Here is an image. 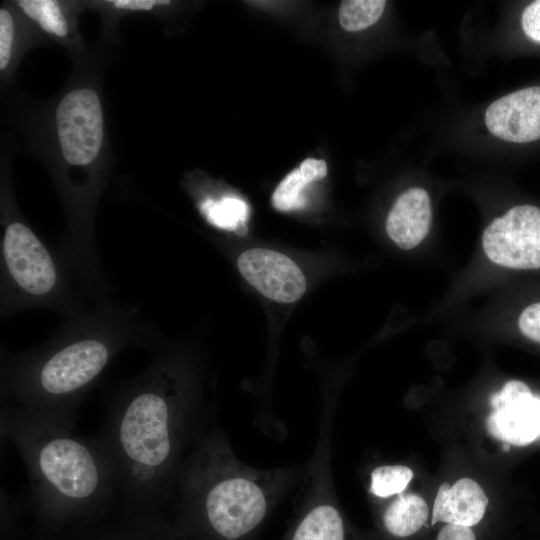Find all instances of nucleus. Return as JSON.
Instances as JSON below:
<instances>
[{
  "label": "nucleus",
  "instance_id": "obj_20",
  "mask_svg": "<svg viewBox=\"0 0 540 540\" xmlns=\"http://www.w3.org/2000/svg\"><path fill=\"white\" fill-rule=\"evenodd\" d=\"M413 477L412 470L404 465H383L371 473V492L381 498L400 494Z\"/></svg>",
  "mask_w": 540,
  "mask_h": 540
},
{
  "label": "nucleus",
  "instance_id": "obj_17",
  "mask_svg": "<svg viewBox=\"0 0 540 540\" xmlns=\"http://www.w3.org/2000/svg\"><path fill=\"white\" fill-rule=\"evenodd\" d=\"M16 4L47 34L57 38L69 36L70 24L61 3L53 0H20Z\"/></svg>",
  "mask_w": 540,
  "mask_h": 540
},
{
  "label": "nucleus",
  "instance_id": "obj_24",
  "mask_svg": "<svg viewBox=\"0 0 540 540\" xmlns=\"http://www.w3.org/2000/svg\"><path fill=\"white\" fill-rule=\"evenodd\" d=\"M114 8L123 11H152L170 4L167 0H111L107 2Z\"/></svg>",
  "mask_w": 540,
  "mask_h": 540
},
{
  "label": "nucleus",
  "instance_id": "obj_15",
  "mask_svg": "<svg viewBox=\"0 0 540 540\" xmlns=\"http://www.w3.org/2000/svg\"><path fill=\"white\" fill-rule=\"evenodd\" d=\"M287 540H349L339 510L327 503L309 508L296 522Z\"/></svg>",
  "mask_w": 540,
  "mask_h": 540
},
{
  "label": "nucleus",
  "instance_id": "obj_14",
  "mask_svg": "<svg viewBox=\"0 0 540 540\" xmlns=\"http://www.w3.org/2000/svg\"><path fill=\"white\" fill-rule=\"evenodd\" d=\"M429 507L415 494L399 495L384 510L381 522L385 531L398 539L410 538L428 528Z\"/></svg>",
  "mask_w": 540,
  "mask_h": 540
},
{
  "label": "nucleus",
  "instance_id": "obj_13",
  "mask_svg": "<svg viewBox=\"0 0 540 540\" xmlns=\"http://www.w3.org/2000/svg\"><path fill=\"white\" fill-rule=\"evenodd\" d=\"M431 219L428 193L423 188L413 187L402 192L396 199L387 217L386 230L401 249L409 250L426 237Z\"/></svg>",
  "mask_w": 540,
  "mask_h": 540
},
{
  "label": "nucleus",
  "instance_id": "obj_21",
  "mask_svg": "<svg viewBox=\"0 0 540 540\" xmlns=\"http://www.w3.org/2000/svg\"><path fill=\"white\" fill-rule=\"evenodd\" d=\"M14 40V19L6 8L0 9V70L3 72L11 62Z\"/></svg>",
  "mask_w": 540,
  "mask_h": 540
},
{
  "label": "nucleus",
  "instance_id": "obj_25",
  "mask_svg": "<svg viewBox=\"0 0 540 540\" xmlns=\"http://www.w3.org/2000/svg\"><path fill=\"white\" fill-rule=\"evenodd\" d=\"M509 449H510L509 444L505 443V444L503 445V450L509 451Z\"/></svg>",
  "mask_w": 540,
  "mask_h": 540
},
{
  "label": "nucleus",
  "instance_id": "obj_7",
  "mask_svg": "<svg viewBox=\"0 0 540 540\" xmlns=\"http://www.w3.org/2000/svg\"><path fill=\"white\" fill-rule=\"evenodd\" d=\"M482 246L494 263L513 269L540 268V208L517 205L484 230Z\"/></svg>",
  "mask_w": 540,
  "mask_h": 540
},
{
  "label": "nucleus",
  "instance_id": "obj_6",
  "mask_svg": "<svg viewBox=\"0 0 540 540\" xmlns=\"http://www.w3.org/2000/svg\"><path fill=\"white\" fill-rule=\"evenodd\" d=\"M55 120L65 161L73 166L93 163L103 141V113L97 93L89 88L66 93L57 106Z\"/></svg>",
  "mask_w": 540,
  "mask_h": 540
},
{
  "label": "nucleus",
  "instance_id": "obj_18",
  "mask_svg": "<svg viewBox=\"0 0 540 540\" xmlns=\"http://www.w3.org/2000/svg\"><path fill=\"white\" fill-rule=\"evenodd\" d=\"M200 210L210 224L228 231L243 229L249 217L247 203L234 196H225L220 200L206 199L200 205Z\"/></svg>",
  "mask_w": 540,
  "mask_h": 540
},
{
  "label": "nucleus",
  "instance_id": "obj_4",
  "mask_svg": "<svg viewBox=\"0 0 540 540\" xmlns=\"http://www.w3.org/2000/svg\"><path fill=\"white\" fill-rule=\"evenodd\" d=\"M181 509L173 525L185 540H245L264 521L269 497L235 468L219 435H211L180 467Z\"/></svg>",
  "mask_w": 540,
  "mask_h": 540
},
{
  "label": "nucleus",
  "instance_id": "obj_19",
  "mask_svg": "<svg viewBox=\"0 0 540 540\" xmlns=\"http://www.w3.org/2000/svg\"><path fill=\"white\" fill-rule=\"evenodd\" d=\"M384 0H345L339 8V21L346 31H361L373 25L381 17Z\"/></svg>",
  "mask_w": 540,
  "mask_h": 540
},
{
  "label": "nucleus",
  "instance_id": "obj_9",
  "mask_svg": "<svg viewBox=\"0 0 540 540\" xmlns=\"http://www.w3.org/2000/svg\"><path fill=\"white\" fill-rule=\"evenodd\" d=\"M52 540H185L160 511H147L120 505L102 518L80 524Z\"/></svg>",
  "mask_w": 540,
  "mask_h": 540
},
{
  "label": "nucleus",
  "instance_id": "obj_22",
  "mask_svg": "<svg viewBox=\"0 0 540 540\" xmlns=\"http://www.w3.org/2000/svg\"><path fill=\"white\" fill-rule=\"evenodd\" d=\"M518 326L525 337L540 343V301L530 304L521 312Z\"/></svg>",
  "mask_w": 540,
  "mask_h": 540
},
{
  "label": "nucleus",
  "instance_id": "obj_8",
  "mask_svg": "<svg viewBox=\"0 0 540 540\" xmlns=\"http://www.w3.org/2000/svg\"><path fill=\"white\" fill-rule=\"evenodd\" d=\"M493 411L487 418L490 435L509 445L525 446L540 436V397L520 380L505 383L490 398Z\"/></svg>",
  "mask_w": 540,
  "mask_h": 540
},
{
  "label": "nucleus",
  "instance_id": "obj_2",
  "mask_svg": "<svg viewBox=\"0 0 540 540\" xmlns=\"http://www.w3.org/2000/svg\"><path fill=\"white\" fill-rule=\"evenodd\" d=\"M155 344L157 334L141 321L138 307L102 299L65 319L44 343L2 351L1 399L73 432L84 397L112 359L129 345Z\"/></svg>",
  "mask_w": 540,
  "mask_h": 540
},
{
  "label": "nucleus",
  "instance_id": "obj_12",
  "mask_svg": "<svg viewBox=\"0 0 540 540\" xmlns=\"http://www.w3.org/2000/svg\"><path fill=\"white\" fill-rule=\"evenodd\" d=\"M487 505L488 498L476 481L462 478L452 486L444 482L434 500L431 526L442 522L473 529L483 520Z\"/></svg>",
  "mask_w": 540,
  "mask_h": 540
},
{
  "label": "nucleus",
  "instance_id": "obj_23",
  "mask_svg": "<svg viewBox=\"0 0 540 540\" xmlns=\"http://www.w3.org/2000/svg\"><path fill=\"white\" fill-rule=\"evenodd\" d=\"M521 25L524 33L540 43V0L529 4L522 13Z\"/></svg>",
  "mask_w": 540,
  "mask_h": 540
},
{
  "label": "nucleus",
  "instance_id": "obj_26",
  "mask_svg": "<svg viewBox=\"0 0 540 540\" xmlns=\"http://www.w3.org/2000/svg\"><path fill=\"white\" fill-rule=\"evenodd\" d=\"M34 540H40V539H39V538H37V537H35V539H34Z\"/></svg>",
  "mask_w": 540,
  "mask_h": 540
},
{
  "label": "nucleus",
  "instance_id": "obj_11",
  "mask_svg": "<svg viewBox=\"0 0 540 540\" xmlns=\"http://www.w3.org/2000/svg\"><path fill=\"white\" fill-rule=\"evenodd\" d=\"M488 130L515 143L540 139V86L507 94L489 105L485 113Z\"/></svg>",
  "mask_w": 540,
  "mask_h": 540
},
{
  "label": "nucleus",
  "instance_id": "obj_3",
  "mask_svg": "<svg viewBox=\"0 0 540 540\" xmlns=\"http://www.w3.org/2000/svg\"><path fill=\"white\" fill-rule=\"evenodd\" d=\"M0 433L24 460L40 540L95 521L114 507L118 479L97 436L77 437L20 406L3 405Z\"/></svg>",
  "mask_w": 540,
  "mask_h": 540
},
{
  "label": "nucleus",
  "instance_id": "obj_10",
  "mask_svg": "<svg viewBox=\"0 0 540 540\" xmlns=\"http://www.w3.org/2000/svg\"><path fill=\"white\" fill-rule=\"evenodd\" d=\"M241 275L263 296L278 302L298 300L306 290V280L298 265L283 253L252 248L240 254Z\"/></svg>",
  "mask_w": 540,
  "mask_h": 540
},
{
  "label": "nucleus",
  "instance_id": "obj_5",
  "mask_svg": "<svg viewBox=\"0 0 540 540\" xmlns=\"http://www.w3.org/2000/svg\"><path fill=\"white\" fill-rule=\"evenodd\" d=\"M58 254L23 221L10 219L1 238V316L50 309L65 319L82 311Z\"/></svg>",
  "mask_w": 540,
  "mask_h": 540
},
{
  "label": "nucleus",
  "instance_id": "obj_1",
  "mask_svg": "<svg viewBox=\"0 0 540 540\" xmlns=\"http://www.w3.org/2000/svg\"><path fill=\"white\" fill-rule=\"evenodd\" d=\"M152 349L145 370L110 396L97 438L114 464L120 505L160 511L175 486L180 454L196 431L198 404L178 356Z\"/></svg>",
  "mask_w": 540,
  "mask_h": 540
},
{
  "label": "nucleus",
  "instance_id": "obj_16",
  "mask_svg": "<svg viewBox=\"0 0 540 540\" xmlns=\"http://www.w3.org/2000/svg\"><path fill=\"white\" fill-rule=\"evenodd\" d=\"M327 174L326 162L307 158L297 169L291 171L276 187L272 195L274 207L280 211L301 209L306 205L303 194L305 187Z\"/></svg>",
  "mask_w": 540,
  "mask_h": 540
}]
</instances>
